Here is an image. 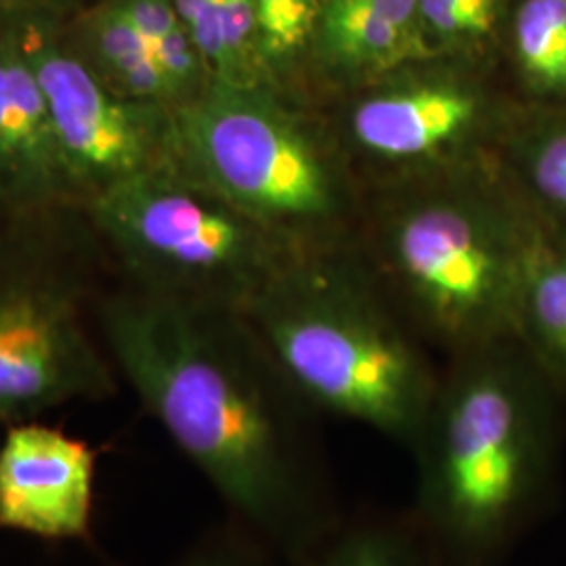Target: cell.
<instances>
[{"instance_id": "1", "label": "cell", "mask_w": 566, "mask_h": 566, "mask_svg": "<svg viewBox=\"0 0 566 566\" xmlns=\"http://www.w3.org/2000/svg\"><path fill=\"white\" fill-rule=\"evenodd\" d=\"M95 319L118 376L238 526L301 565L340 523L311 434L313 409L243 311L116 282Z\"/></svg>"}, {"instance_id": "2", "label": "cell", "mask_w": 566, "mask_h": 566, "mask_svg": "<svg viewBox=\"0 0 566 566\" xmlns=\"http://www.w3.org/2000/svg\"><path fill=\"white\" fill-rule=\"evenodd\" d=\"M512 338L460 353L409 453L413 523L443 566H495L556 500L563 443L542 369Z\"/></svg>"}, {"instance_id": "3", "label": "cell", "mask_w": 566, "mask_h": 566, "mask_svg": "<svg viewBox=\"0 0 566 566\" xmlns=\"http://www.w3.org/2000/svg\"><path fill=\"white\" fill-rule=\"evenodd\" d=\"M103 261L78 206L0 223V428L118 392L95 319Z\"/></svg>"}, {"instance_id": "4", "label": "cell", "mask_w": 566, "mask_h": 566, "mask_svg": "<svg viewBox=\"0 0 566 566\" xmlns=\"http://www.w3.org/2000/svg\"><path fill=\"white\" fill-rule=\"evenodd\" d=\"M242 311L304 403L409 451L441 380L371 294L282 269Z\"/></svg>"}, {"instance_id": "5", "label": "cell", "mask_w": 566, "mask_h": 566, "mask_svg": "<svg viewBox=\"0 0 566 566\" xmlns=\"http://www.w3.org/2000/svg\"><path fill=\"white\" fill-rule=\"evenodd\" d=\"M116 282L242 311L282 266L275 229L243 214L179 160L81 206Z\"/></svg>"}, {"instance_id": "6", "label": "cell", "mask_w": 566, "mask_h": 566, "mask_svg": "<svg viewBox=\"0 0 566 566\" xmlns=\"http://www.w3.org/2000/svg\"><path fill=\"white\" fill-rule=\"evenodd\" d=\"M177 160L271 229L334 210L327 164L271 86L210 82L196 102L177 112Z\"/></svg>"}, {"instance_id": "7", "label": "cell", "mask_w": 566, "mask_h": 566, "mask_svg": "<svg viewBox=\"0 0 566 566\" xmlns=\"http://www.w3.org/2000/svg\"><path fill=\"white\" fill-rule=\"evenodd\" d=\"M7 15L41 84L76 206L118 182L177 163V114L112 91L65 39L67 18L32 11Z\"/></svg>"}, {"instance_id": "8", "label": "cell", "mask_w": 566, "mask_h": 566, "mask_svg": "<svg viewBox=\"0 0 566 566\" xmlns=\"http://www.w3.org/2000/svg\"><path fill=\"white\" fill-rule=\"evenodd\" d=\"M392 256L426 327L458 355L514 338L523 264L470 200L416 203L392 229Z\"/></svg>"}, {"instance_id": "9", "label": "cell", "mask_w": 566, "mask_h": 566, "mask_svg": "<svg viewBox=\"0 0 566 566\" xmlns=\"http://www.w3.org/2000/svg\"><path fill=\"white\" fill-rule=\"evenodd\" d=\"M95 449L61 428L28 420L2 428L0 528L70 542L93 521Z\"/></svg>"}, {"instance_id": "10", "label": "cell", "mask_w": 566, "mask_h": 566, "mask_svg": "<svg viewBox=\"0 0 566 566\" xmlns=\"http://www.w3.org/2000/svg\"><path fill=\"white\" fill-rule=\"evenodd\" d=\"M0 189L13 214L76 206L34 67L0 11ZM81 208V206H78Z\"/></svg>"}, {"instance_id": "11", "label": "cell", "mask_w": 566, "mask_h": 566, "mask_svg": "<svg viewBox=\"0 0 566 566\" xmlns=\"http://www.w3.org/2000/svg\"><path fill=\"white\" fill-rule=\"evenodd\" d=\"M481 116L479 95L449 81L413 82L357 103L350 130L365 151L420 160L464 139Z\"/></svg>"}, {"instance_id": "12", "label": "cell", "mask_w": 566, "mask_h": 566, "mask_svg": "<svg viewBox=\"0 0 566 566\" xmlns=\"http://www.w3.org/2000/svg\"><path fill=\"white\" fill-rule=\"evenodd\" d=\"M65 39L112 91L133 102L179 112L172 86L151 46L114 0L78 9L63 23Z\"/></svg>"}, {"instance_id": "13", "label": "cell", "mask_w": 566, "mask_h": 566, "mask_svg": "<svg viewBox=\"0 0 566 566\" xmlns=\"http://www.w3.org/2000/svg\"><path fill=\"white\" fill-rule=\"evenodd\" d=\"M212 81L271 86L264 70L252 0H172Z\"/></svg>"}, {"instance_id": "14", "label": "cell", "mask_w": 566, "mask_h": 566, "mask_svg": "<svg viewBox=\"0 0 566 566\" xmlns=\"http://www.w3.org/2000/svg\"><path fill=\"white\" fill-rule=\"evenodd\" d=\"M319 21L327 55L350 70L392 67L422 42L376 0H325Z\"/></svg>"}, {"instance_id": "15", "label": "cell", "mask_w": 566, "mask_h": 566, "mask_svg": "<svg viewBox=\"0 0 566 566\" xmlns=\"http://www.w3.org/2000/svg\"><path fill=\"white\" fill-rule=\"evenodd\" d=\"M514 338L526 340L542 374L566 385V256L523 264Z\"/></svg>"}, {"instance_id": "16", "label": "cell", "mask_w": 566, "mask_h": 566, "mask_svg": "<svg viewBox=\"0 0 566 566\" xmlns=\"http://www.w3.org/2000/svg\"><path fill=\"white\" fill-rule=\"evenodd\" d=\"M298 566H443L422 531L407 518L338 525Z\"/></svg>"}, {"instance_id": "17", "label": "cell", "mask_w": 566, "mask_h": 566, "mask_svg": "<svg viewBox=\"0 0 566 566\" xmlns=\"http://www.w3.org/2000/svg\"><path fill=\"white\" fill-rule=\"evenodd\" d=\"M151 46L179 109L196 102L212 76L172 0H114Z\"/></svg>"}, {"instance_id": "18", "label": "cell", "mask_w": 566, "mask_h": 566, "mask_svg": "<svg viewBox=\"0 0 566 566\" xmlns=\"http://www.w3.org/2000/svg\"><path fill=\"white\" fill-rule=\"evenodd\" d=\"M523 70L544 91H566V0H525L516 15Z\"/></svg>"}, {"instance_id": "19", "label": "cell", "mask_w": 566, "mask_h": 566, "mask_svg": "<svg viewBox=\"0 0 566 566\" xmlns=\"http://www.w3.org/2000/svg\"><path fill=\"white\" fill-rule=\"evenodd\" d=\"M259 53L269 78L294 60L311 39L322 9L319 0H252Z\"/></svg>"}, {"instance_id": "20", "label": "cell", "mask_w": 566, "mask_h": 566, "mask_svg": "<svg viewBox=\"0 0 566 566\" xmlns=\"http://www.w3.org/2000/svg\"><path fill=\"white\" fill-rule=\"evenodd\" d=\"M420 15L447 39L483 36L495 21V0H420Z\"/></svg>"}, {"instance_id": "21", "label": "cell", "mask_w": 566, "mask_h": 566, "mask_svg": "<svg viewBox=\"0 0 566 566\" xmlns=\"http://www.w3.org/2000/svg\"><path fill=\"white\" fill-rule=\"evenodd\" d=\"M273 554L245 531L212 533L191 547L175 566H269Z\"/></svg>"}, {"instance_id": "22", "label": "cell", "mask_w": 566, "mask_h": 566, "mask_svg": "<svg viewBox=\"0 0 566 566\" xmlns=\"http://www.w3.org/2000/svg\"><path fill=\"white\" fill-rule=\"evenodd\" d=\"M531 177L547 202L566 210V128L549 133L531 158Z\"/></svg>"}, {"instance_id": "23", "label": "cell", "mask_w": 566, "mask_h": 566, "mask_svg": "<svg viewBox=\"0 0 566 566\" xmlns=\"http://www.w3.org/2000/svg\"><path fill=\"white\" fill-rule=\"evenodd\" d=\"M76 0H0V11L18 13V11H32V13H51L60 18H70L78 11Z\"/></svg>"}, {"instance_id": "24", "label": "cell", "mask_w": 566, "mask_h": 566, "mask_svg": "<svg viewBox=\"0 0 566 566\" xmlns=\"http://www.w3.org/2000/svg\"><path fill=\"white\" fill-rule=\"evenodd\" d=\"M13 214V210H11V203L7 200V196H4V191L0 189V223L7 219V217H11Z\"/></svg>"}]
</instances>
